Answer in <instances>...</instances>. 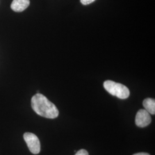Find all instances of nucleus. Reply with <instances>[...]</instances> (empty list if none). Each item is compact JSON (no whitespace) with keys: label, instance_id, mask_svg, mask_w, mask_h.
<instances>
[{"label":"nucleus","instance_id":"1","mask_svg":"<svg viewBox=\"0 0 155 155\" xmlns=\"http://www.w3.org/2000/svg\"><path fill=\"white\" fill-rule=\"evenodd\" d=\"M32 108L40 116L47 118L54 119L59 116V110L52 102L44 95L37 93L31 99Z\"/></svg>","mask_w":155,"mask_h":155},{"label":"nucleus","instance_id":"2","mask_svg":"<svg viewBox=\"0 0 155 155\" xmlns=\"http://www.w3.org/2000/svg\"><path fill=\"white\" fill-rule=\"evenodd\" d=\"M104 87L109 93L120 99H127L130 95V91L127 86L112 81H106Z\"/></svg>","mask_w":155,"mask_h":155},{"label":"nucleus","instance_id":"3","mask_svg":"<svg viewBox=\"0 0 155 155\" xmlns=\"http://www.w3.org/2000/svg\"><path fill=\"white\" fill-rule=\"evenodd\" d=\"M24 139L31 153L34 155L39 153L40 152V143L38 137L35 134L26 132L24 134Z\"/></svg>","mask_w":155,"mask_h":155},{"label":"nucleus","instance_id":"4","mask_svg":"<svg viewBox=\"0 0 155 155\" xmlns=\"http://www.w3.org/2000/svg\"><path fill=\"white\" fill-rule=\"evenodd\" d=\"M152 119L150 113L145 109L139 110L136 116V125L140 127H147L151 122Z\"/></svg>","mask_w":155,"mask_h":155},{"label":"nucleus","instance_id":"5","mask_svg":"<svg viewBox=\"0 0 155 155\" xmlns=\"http://www.w3.org/2000/svg\"><path fill=\"white\" fill-rule=\"evenodd\" d=\"M29 4V0H13L12 2L11 7L14 12H21L25 10Z\"/></svg>","mask_w":155,"mask_h":155},{"label":"nucleus","instance_id":"6","mask_svg":"<svg viewBox=\"0 0 155 155\" xmlns=\"http://www.w3.org/2000/svg\"><path fill=\"white\" fill-rule=\"evenodd\" d=\"M143 106L145 110L147 111L150 114L154 115L155 114V101L154 99L148 98L144 100Z\"/></svg>","mask_w":155,"mask_h":155},{"label":"nucleus","instance_id":"7","mask_svg":"<svg viewBox=\"0 0 155 155\" xmlns=\"http://www.w3.org/2000/svg\"><path fill=\"white\" fill-rule=\"evenodd\" d=\"M75 155H89V153L86 150H78Z\"/></svg>","mask_w":155,"mask_h":155},{"label":"nucleus","instance_id":"8","mask_svg":"<svg viewBox=\"0 0 155 155\" xmlns=\"http://www.w3.org/2000/svg\"><path fill=\"white\" fill-rule=\"evenodd\" d=\"M95 0H81V2L84 5H89L90 4H91L92 2H94Z\"/></svg>","mask_w":155,"mask_h":155},{"label":"nucleus","instance_id":"9","mask_svg":"<svg viewBox=\"0 0 155 155\" xmlns=\"http://www.w3.org/2000/svg\"><path fill=\"white\" fill-rule=\"evenodd\" d=\"M133 155H150V154L147 153H145V152H140V153H137L136 154H134Z\"/></svg>","mask_w":155,"mask_h":155}]
</instances>
